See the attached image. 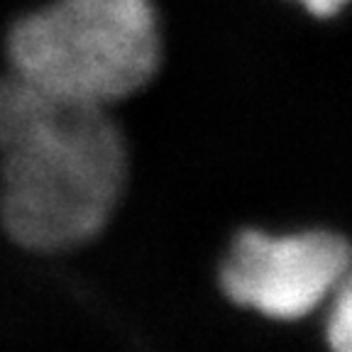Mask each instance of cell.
I'll list each match as a JSON object with an SVG mask.
<instances>
[{"instance_id":"1","label":"cell","mask_w":352,"mask_h":352,"mask_svg":"<svg viewBox=\"0 0 352 352\" xmlns=\"http://www.w3.org/2000/svg\"><path fill=\"white\" fill-rule=\"evenodd\" d=\"M127 149L108 108L61 98L8 69L0 76V223L20 248L72 250L116 210Z\"/></svg>"},{"instance_id":"2","label":"cell","mask_w":352,"mask_h":352,"mask_svg":"<svg viewBox=\"0 0 352 352\" xmlns=\"http://www.w3.org/2000/svg\"><path fill=\"white\" fill-rule=\"evenodd\" d=\"M8 69L61 98L110 108L160 72L154 0H47L6 34Z\"/></svg>"},{"instance_id":"3","label":"cell","mask_w":352,"mask_h":352,"mask_svg":"<svg viewBox=\"0 0 352 352\" xmlns=\"http://www.w3.org/2000/svg\"><path fill=\"white\" fill-rule=\"evenodd\" d=\"M352 250L323 230L267 235L245 230L220 264V286L230 301L270 318L294 320L336 294L350 274Z\"/></svg>"},{"instance_id":"4","label":"cell","mask_w":352,"mask_h":352,"mask_svg":"<svg viewBox=\"0 0 352 352\" xmlns=\"http://www.w3.org/2000/svg\"><path fill=\"white\" fill-rule=\"evenodd\" d=\"M325 333L333 352H352V272L333 294Z\"/></svg>"},{"instance_id":"5","label":"cell","mask_w":352,"mask_h":352,"mask_svg":"<svg viewBox=\"0 0 352 352\" xmlns=\"http://www.w3.org/2000/svg\"><path fill=\"white\" fill-rule=\"evenodd\" d=\"M294 3H298L303 10L316 17H333L352 0H294Z\"/></svg>"}]
</instances>
